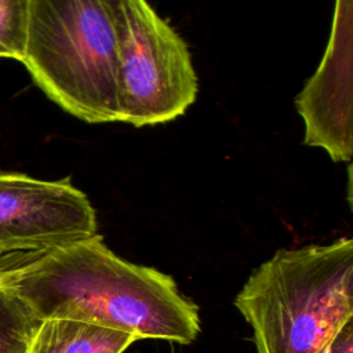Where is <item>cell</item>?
<instances>
[{
    "label": "cell",
    "mask_w": 353,
    "mask_h": 353,
    "mask_svg": "<svg viewBox=\"0 0 353 353\" xmlns=\"http://www.w3.org/2000/svg\"><path fill=\"white\" fill-rule=\"evenodd\" d=\"M0 285L44 321L66 319L139 339L192 343L199 307L175 280L117 256L101 234L66 245L0 255Z\"/></svg>",
    "instance_id": "6da1fadb"
},
{
    "label": "cell",
    "mask_w": 353,
    "mask_h": 353,
    "mask_svg": "<svg viewBox=\"0 0 353 353\" xmlns=\"http://www.w3.org/2000/svg\"><path fill=\"white\" fill-rule=\"evenodd\" d=\"M256 353H325L353 320V240L279 250L234 298Z\"/></svg>",
    "instance_id": "7a4b0ae2"
},
{
    "label": "cell",
    "mask_w": 353,
    "mask_h": 353,
    "mask_svg": "<svg viewBox=\"0 0 353 353\" xmlns=\"http://www.w3.org/2000/svg\"><path fill=\"white\" fill-rule=\"evenodd\" d=\"M121 0H30L23 65L43 92L87 123L120 121Z\"/></svg>",
    "instance_id": "3957f363"
},
{
    "label": "cell",
    "mask_w": 353,
    "mask_h": 353,
    "mask_svg": "<svg viewBox=\"0 0 353 353\" xmlns=\"http://www.w3.org/2000/svg\"><path fill=\"white\" fill-rule=\"evenodd\" d=\"M117 81L120 121L134 127L171 121L197 97L185 40L146 0H121Z\"/></svg>",
    "instance_id": "277c9868"
},
{
    "label": "cell",
    "mask_w": 353,
    "mask_h": 353,
    "mask_svg": "<svg viewBox=\"0 0 353 353\" xmlns=\"http://www.w3.org/2000/svg\"><path fill=\"white\" fill-rule=\"evenodd\" d=\"M97 233L94 207L69 181L0 172V255L44 251Z\"/></svg>",
    "instance_id": "5b68a950"
},
{
    "label": "cell",
    "mask_w": 353,
    "mask_h": 353,
    "mask_svg": "<svg viewBox=\"0 0 353 353\" xmlns=\"http://www.w3.org/2000/svg\"><path fill=\"white\" fill-rule=\"evenodd\" d=\"M138 339L92 323L50 319L41 321L28 353H123Z\"/></svg>",
    "instance_id": "8992f818"
},
{
    "label": "cell",
    "mask_w": 353,
    "mask_h": 353,
    "mask_svg": "<svg viewBox=\"0 0 353 353\" xmlns=\"http://www.w3.org/2000/svg\"><path fill=\"white\" fill-rule=\"evenodd\" d=\"M40 324L17 295L0 285V353H28Z\"/></svg>",
    "instance_id": "52a82bcc"
},
{
    "label": "cell",
    "mask_w": 353,
    "mask_h": 353,
    "mask_svg": "<svg viewBox=\"0 0 353 353\" xmlns=\"http://www.w3.org/2000/svg\"><path fill=\"white\" fill-rule=\"evenodd\" d=\"M30 0H0V58L23 62Z\"/></svg>",
    "instance_id": "ba28073f"
},
{
    "label": "cell",
    "mask_w": 353,
    "mask_h": 353,
    "mask_svg": "<svg viewBox=\"0 0 353 353\" xmlns=\"http://www.w3.org/2000/svg\"><path fill=\"white\" fill-rule=\"evenodd\" d=\"M325 353H353V320L343 325Z\"/></svg>",
    "instance_id": "9c48e42d"
}]
</instances>
